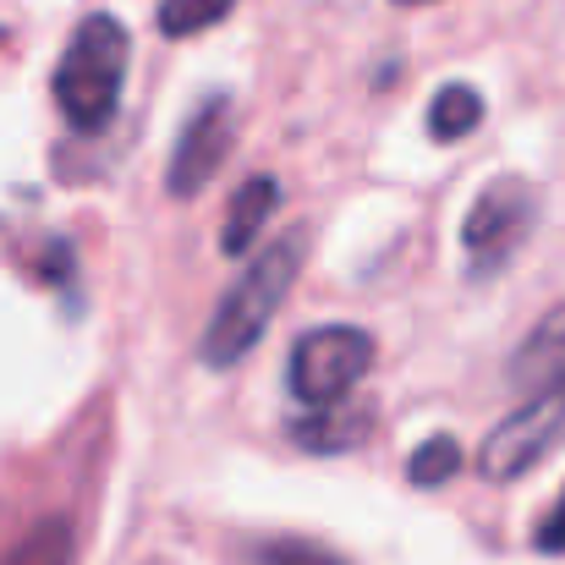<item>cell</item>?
<instances>
[{
    "instance_id": "1",
    "label": "cell",
    "mask_w": 565,
    "mask_h": 565,
    "mask_svg": "<svg viewBox=\"0 0 565 565\" xmlns=\"http://www.w3.org/2000/svg\"><path fill=\"white\" fill-rule=\"evenodd\" d=\"M516 384H527V406H516L511 417H500L478 450V472L489 483H511L522 472H533L555 445L565 439V324L539 330L516 363Z\"/></svg>"
},
{
    "instance_id": "2",
    "label": "cell",
    "mask_w": 565,
    "mask_h": 565,
    "mask_svg": "<svg viewBox=\"0 0 565 565\" xmlns=\"http://www.w3.org/2000/svg\"><path fill=\"white\" fill-rule=\"evenodd\" d=\"M302 269V236H280L264 253H253V264L236 275V286L220 297L209 330L198 335V363L203 369H236L269 330V319L280 313L291 280Z\"/></svg>"
},
{
    "instance_id": "3",
    "label": "cell",
    "mask_w": 565,
    "mask_h": 565,
    "mask_svg": "<svg viewBox=\"0 0 565 565\" xmlns=\"http://www.w3.org/2000/svg\"><path fill=\"white\" fill-rule=\"evenodd\" d=\"M127 50H132V39L110 11H88L72 28L61 66H55V105H61L72 132L94 138L116 121L121 83H127Z\"/></svg>"
},
{
    "instance_id": "4",
    "label": "cell",
    "mask_w": 565,
    "mask_h": 565,
    "mask_svg": "<svg viewBox=\"0 0 565 565\" xmlns=\"http://www.w3.org/2000/svg\"><path fill=\"white\" fill-rule=\"evenodd\" d=\"M369 369H374V341L358 324H319L291 347L286 384L308 412H330L363 384Z\"/></svg>"
},
{
    "instance_id": "5",
    "label": "cell",
    "mask_w": 565,
    "mask_h": 565,
    "mask_svg": "<svg viewBox=\"0 0 565 565\" xmlns=\"http://www.w3.org/2000/svg\"><path fill=\"white\" fill-rule=\"evenodd\" d=\"M539 220V198L527 182L516 177H500L478 192V203L467 209V225H461V242H467V275H500L505 258L527 242Z\"/></svg>"
},
{
    "instance_id": "6",
    "label": "cell",
    "mask_w": 565,
    "mask_h": 565,
    "mask_svg": "<svg viewBox=\"0 0 565 565\" xmlns=\"http://www.w3.org/2000/svg\"><path fill=\"white\" fill-rule=\"evenodd\" d=\"M231 143H236V105L225 94H214V99H203L192 110V121L182 127L177 154H171V171H166V188L177 192V198H198L220 177Z\"/></svg>"
},
{
    "instance_id": "7",
    "label": "cell",
    "mask_w": 565,
    "mask_h": 565,
    "mask_svg": "<svg viewBox=\"0 0 565 565\" xmlns=\"http://www.w3.org/2000/svg\"><path fill=\"white\" fill-rule=\"evenodd\" d=\"M280 209V182L275 177H247L236 198H231V209H225V231H220V247L231 253V258H242L253 242H258V231L269 225V214Z\"/></svg>"
},
{
    "instance_id": "8",
    "label": "cell",
    "mask_w": 565,
    "mask_h": 565,
    "mask_svg": "<svg viewBox=\"0 0 565 565\" xmlns=\"http://www.w3.org/2000/svg\"><path fill=\"white\" fill-rule=\"evenodd\" d=\"M369 428H374V417H369L363 406L341 401V406H330V412H313L308 423H291V445H302V450H313V456H335V450L363 445Z\"/></svg>"
},
{
    "instance_id": "9",
    "label": "cell",
    "mask_w": 565,
    "mask_h": 565,
    "mask_svg": "<svg viewBox=\"0 0 565 565\" xmlns=\"http://www.w3.org/2000/svg\"><path fill=\"white\" fill-rule=\"evenodd\" d=\"M478 121H483V99H478V88H467V83H445V88L434 94V105H428V132H434L439 143L467 138Z\"/></svg>"
},
{
    "instance_id": "10",
    "label": "cell",
    "mask_w": 565,
    "mask_h": 565,
    "mask_svg": "<svg viewBox=\"0 0 565 565\" xmlns=\"http://www.w3.org/2000/svg\"><path fill=\"white\" fill-rule=\"evenodd\" d=\"M0 565H72V527H66L61 516L33 522V527L6 550V561Z\"/></svg>"
},
{
    "instance_id": "11",
    "label": "cell",
    "mask_w": 565,
    "mask_h": 565,
    "mask_svg": "<svg viewBox=\"0 0 565 565\" xmlns=\"http://www.w3.org/2000/svg\"><path fill=\"white\" fill-rule=\"evenodd\" d=\"M461 467H467L461 445H456L450 434H434L428 445H417V450H412V461H406V478H412L417 489H439V483H450Z\"/></svg>"
},
{
    "instance_id": "12",
    "label": "cell",
    "mask_w": 565,
    "mask_h": 565,
    "mask_svg": "<svg viewBox=\"0 0 565 565\" xmlns=\"http://www.w3.org/2000/svg\"><path fill=\"white\" fill-rule=\"evenodd\" d=\"M231 6L236 0H160V33L166 39H192V33L225 22Z\"/></svg>"
},
{
    "instance_id": "13",
    "label": "cell",
    "mask_w": 565,
    "mask_h": 565,
    "mask_svg": "<svg viewBox=\"0 0 565 565\" xmlns=\"http://www.w3.org/2000/svg\"><path fill=\"white\" fill-rule=\"evenodd\" d=\"M247 561L253 565H347L335 550H324L313 539H258L247 550Z\"/></svg>"
},
{
    "instance_id": "14",
    "label": "cell",
    "mask_w": 565,
    "mask_h": 565,
    "mask_svg": "<svg viewBox=\"0 0 565 565\" xmlns=\"http://www.w3.org/2000/svg\"><path fill=\"white\" fill-rule=\"evenodd\" d=\"M533 550H539V555H565V489H561V500H555V511L539 522Z\"/></svg>"
},
{
    "instance_id": "15",
    "label": "cell",
    "mask_w": 565,
    "mask_h": 565,
    "mask_svg": "<svg viewBox=\"0 0 565 565\" xmlns=\"http://www.w3.org/2000/svg\"><path fill=\"white\" fill-rule=\"evenodd\" d=\"M395 6H434V0H395Z\"/></svg>"
}]
</instances>
